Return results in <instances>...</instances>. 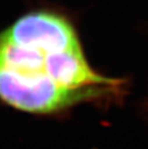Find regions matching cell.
<instances>
[{"instance_id":"6da1fadb","label":"cell","mask_w":148,"mask_h":149,"mask_svg":"<svg viewBox=\"0 0 148 149\" xmlns=\"http://www.w3.org/2000/svg\"><path fill=\"white\" fill-rule=\"evenodd\" d=\"M119 85L93 70L76 30L62 15L28 13L1 35L0 94L17 110L57 113L114 93Z\"/></svg>"}]
</instances>
